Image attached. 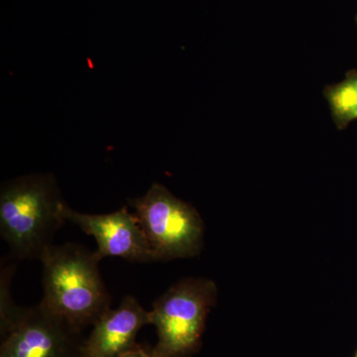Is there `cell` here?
<instances>
[{
  "label": "cell",
  "mask_w": 357,
  "mask_h": 357,
  "mask_svg": "<svg viewBox=\"0 0 357 357\" xmlns=\"http://www.w3.org/2000/svg\"><path fill=\"white\" fill-rule=\"evenodd\" d=\"M65 204L52 175L33 174L2 185L0 234L13 259H41L66 222Z\"/></svg>",
  "instance_id": "1"
},
{
  "label": "cell",
  "mask_w": 357,
  "mask_h": 357,
  "mask_svg": "<svg viewBox=\"0 0 357 357\" xmlns=\"http://www.w3.org/2000/svg\"><path fill=\"white\" fill-rule=\"evenodd\" d=\"M40 261L43 264L45 307L84 331L109 311L112 299L100 272L102 261L96 251L83 245H51Z\"/></svg>",
  "instance_id": "2"
},
{
  "label": "cell",
  "mask_w": 357,
  "mask_h": 357,
  "mask_svg": "<svg viewBox=\"0 0 357 357\" xmlns=\"http://www.w3.org/2000/svg\"><path fill=\"white\" fill-rule=\"evenodd\" d=\"M218 287L206 278L183 279L155 301L150 312L158 342L152 357H188L199 351Z\"/></svg>",
  "instance_id": "3"
},
{
  "label": "cell",
  "mask_w": 357,
  "mask_h": 357,
  "mask_svg": "<svg viewBox=\"0 0 357 357\" xmlns=\"http://www.w3.org/2000/svg\"><path fill=\"white\" fill-rule=\"evenodd\" d=\"M128 203L135 211L155 261L194 257L201 252L204 222L192 204L157 183Z\"/></svg>",
  "instance_id": "4"
},
{
  "label": "cell",
  "mask_w": 357,
  "mask_h": 357,
  "mask_svg": "<svg viewBox=\"0 0 357 357\" xmlns=\"http://www.w3.org/2000/svg\"><path fill=\"white\" fill-rule=\"evenodd\" d=\"M82 333L41 303L21 307L1 335L0 357H81Z\"/></svg>",
  "instance_id": "5"
},
{
  "label": "cell",
  "mask_w": 357,
  "mask_h": 357,
  "mask_svg": "<svg viewBox=\"0 0 357 357\" xmlns=\"http://www.w3.org/2000/svg\"><path fill=\"white\" fill-rule=\"evenodd\" d=\"M66 222H72L84 234L95 237L96 252L100 259L119 257L129 262H154L146 236L135 213L126 206L105 215H91L73 210L67 204L63 210Z\"/></svg>",
  "instance_id": "6"
},
{
  "label": "cell",
  "mask_w": 357,
  "mask_h": 357,
  "mask_svg": "<svg viewBox=\"0 0 357 357\" xmlns=\"http://www.w3.org/2000/svg\"><path fill=\"white\" fill-rule=\"evenodd\" d=\"M151 325L150 312L132 296H126L116 309H109L84 338L81 357H121L137 347L136 337Z\"/></svg>",
  "instance_id": "7"
},
{
  "label": "cell",
  "mask_w": 357,
  "mask_h": 357,
  "mask_svg": "<svg viewBox=\"0 0 357 357\" xmlns=\"http://www.w3.org/2000/svg\"><path fill=\"white\" fill-rule=\"evenodd\" d=\"M323 95L338 130L357 121V70L347 72L340 83L326 86Z\"/></svg>",
  "instance_id": "8"
},
{
  "label": "cell",
  "mask_w": 357,
  "mask_h": 357,
  "mask_svg": "<svg viewBox=\"0 0 357 357\" xmlns=\"http://www.w3.org/2000/svg\"><path fill=\"white\" fill-rule=\"evenodd\" d=\"M15 264L13 261L6 263L1 268V279H0V328L1 335L13 325L14 319L20 312L21 307L16 306L11 296L10 285Z\"/></svg>",
  "instance_id": "9"
},
{
  "label": "cell",
  "mask_w": 357,
  "mask_h": 357,
  "mask_svg": "<svg viewBox=\"0 0 357 357\" xmlns=\"http://www.w3.org/2000/svg\"><path fill=\"white\" fill-rule=\"evenodd\" d=\"M121 357H152L151 349H145V347H141L138 344L137 347H134L130 351L126 352Z\"/></svg>",
  "instance_id": "10"
},
{
  "label": "cell",
  "mask_w": 357,
  "mask_h": 357,
  "mask_svg": "<svg viewBox=\"0 0 357 357\" xmlns=\"http://www.w3.org/2000/svg\"><path fill=\"white\" fill-rule=\"evenodd\" d=\"M356 26H357V14H356Z\"/></svg>",
  "instance_id": "11"
},
{
  "label": "cell",
  "mask_w": 357,
  "mask_h": 357,
  "mask_svg": "<svg viewBox=\"0 0 357 357\" xmlns=\"http://www.w3.org/2000/svg\"><path fill=\"white\" fill-rule=\"evenodd\" d=\"M356 357H357V354H356Z\"/></svg>",
  "instance_id": "12"
}]
</instances>
